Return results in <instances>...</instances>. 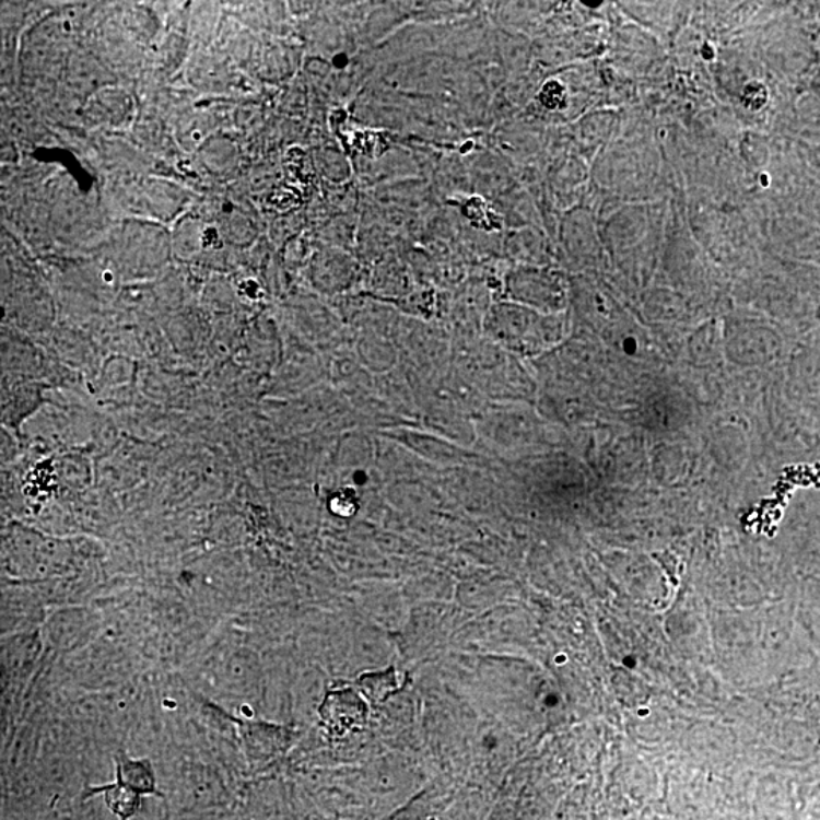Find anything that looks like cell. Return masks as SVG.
Here are the masks:
<instances>
[{
    "mask_svg": "<svg viewBox=\"0 0 820 820\" xmlns=\"http://www.w3.org/2000/svg\"><path fill=\"white\" fill-rule=\"evenodd\" d=\"M97 793H103L105 804L120 820H131L142 807V795L125 786L119 780L105 786L89 787L84 793V799Z\"/></svg>",
    "mask_w": 820,
    "mask_h": 820,
    "instance_id": "cell-1",
    "label": "cell"
},
{
    "mask_svg": "<svg viewBox=\"0 0 820 820\" xmlns=\"http://www.w3.org/2000/svg\"><path fill=\"white\" fill-rule=\"evenodd\" d=\"M116 780L142 796L160 795L150 761L131 760L130 757L120 753L116 757Z\"/></svg>",
    "mask_w": 820,
    "mask_h": 820,
    "instance_id": "cell-2",
    "label": "cell"
},
{
    "mask_svg": "<svg viewBox=\"0 0 820 820\" xmlns=\"http://www.w3.org/2000/svg\"><path fill=\"white\" fill-rule=\"evenodd\" d=\"M624 345H626L628 353H634V351H635V341H634V339H631V341H629V339H628V341H626V343H624Z\"/></svg>",
    "mask_w": 820,
    "mask_h": 820,
    "instance_id": "cell-3",
    "label": "cell"
}]
</instances>
